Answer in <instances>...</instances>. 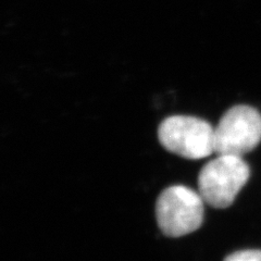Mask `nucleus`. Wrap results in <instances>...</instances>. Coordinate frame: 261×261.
Returning a JSON list of instances; mask_svg holds the SVG:
<instances>
[{
	"instance_id": "f257e3e1",
	"label": "nucleus",
	"mask_w": 261,
	"mask_h": 261,
	"mask_svg": "<svg viewBox=\"0 0 261 261\" xmlns=\"http://www.w3.org/2000/svg\"><path fill=\"white\" fill-rule=\"evenodd\" d=\"M249 175L250 169L242 157L218 154L200 170L198 193L209 206L227 208L247 183Z\"/></svg>"
},
{
	"instance_id": "f03ea898",
	"label": "nucleus",
	"mask_w": 261,
	"mask_h": 261,
	"mask_svg": "<svg viewBox=\"0 0 261 261\" xmlns=\"http://www.w3.org/2000/svg\"><path fill=\"white\" fill-rule=\"evenodd\" d=\"M203 202L200 194L190 187H168L156 202V217L161 232L169 238H181L198 230L205 214Z\"/></svg>"
},
{
	"instance_id": "7ed1b4c3",
	"label": "nucleus",
	"mask_w": 261,
	"mask_h": 261,
	"mask_svg": "<svg viewBox=\"0 0 261 261\" xmlns=\"http://www.w3.org/2000/svg\"><path fill=\"white\" fill-rule=\"evenodd\" d=\"M158 138L168 151L186 159L198 160L215 152V128L196 117L167 118L159 125Z\"/></svg>"
},
{
	"instance_id": "20e7f679",
	"label": "nucleus",
	"mask_w": 261,
	"mask_h": 261,
	"mask_svg": "<svg viewBox=\"0 0 261 261\" xmlns=\"http://www.w3.org/2000/svg\"><path fill=\"white\" fill-rule=\"evenodd\" d=\"M261 142V114L246 105L228 109L215 128V152L242 157Z\"/></svg>"
},
{
	"instance_id": "39448f33",
	"label": "nucleus",
	"mask_w": 261,
	"mask_h": 261,
	"mask_svg": "<svg viewBox=\"0 0 261 261\" xmlns=\"http://www.w3.org/2000/svg\"><path fill=\"white\" fill-rule=\"evenodd\" d=\"M224 261H261V249H246L235 251Z\"/></svg>"
}]
</instances>
